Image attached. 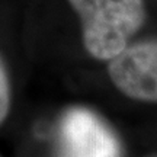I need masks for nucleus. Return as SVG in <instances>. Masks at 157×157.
I'll use <instances>...</instances> for the list:
<instances>
[{
    "instance_id": "4",
    "label": "nucleus",
    "mask_w": 157,
    "mask_h": 157,
    "mask_svg": "<svg viewBox=\"0 0 157 157\" xmlns=\"http://www.w3.org/2000/svg\"><path fill=\"white\" fill-rule=\"evenodd\" d=\"M10 109V82L7 70L0 57V125L5 122Z\"/></svg>"
},
{
    "instance_id": "1",
    "label": "nucleus",
    "mask_w": 157,
    "mask_h": 157,
    "mask_svg": "<svg viewBox=\"0 0 157 157\" xmlns=\"http://www.w3.org/2000/svg\"><path fill=\"white\" fill-rule=\"evenodd\" d=\"M68 3L82 21L86 50L98 60L118 56L146 19L143 0H68Z\"/></svg>"
},
{
    "instance_id": "2",
    "label": "nucleus",
    "mask_w": 157,
    "mask_h": 157,
    "mask_svg": "<svg viewBox=\"0 0 157 157\" xmlns=\"http://www.w3.org/2000/svg\"><path fill=\"white\" fill-rule=\"evenodd\" d=\"M57 157H119L117 137L96 113L68 109L58 125Z\"/></svg>"
},
{
    "instance_id": "3",
    "label": "nucleus",
    "mask_w": 157,
    "mask_h": 157,
    "mask_svg": "<svg viewBox=\"0 0 157 157\" xmlns=\"http://www.w3.org/2000/svg\"><path fill=\"white\" fill-rule=\"evenodd\" d=\"M109 61V77L124 95L157 102V41L127 45Z\"/></svg>"
}]
</instances>
